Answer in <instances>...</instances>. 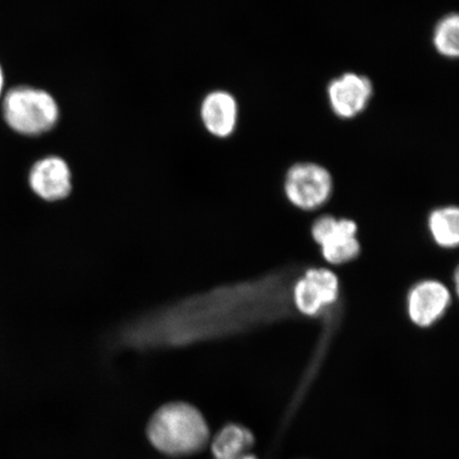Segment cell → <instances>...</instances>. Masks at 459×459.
I'll use <instances>...</instances> for the list:
<instances>
[{
	"mask_svg": "<svg viewBox=\"0 0 459 459\" xmlns=\"http://www.w3.org/2000/svg\"><path fill=\"white\" fill-rule=\"evenodd\" d=\"M148 438L156 449L172 456L194 455L208 444V424L201 412L183 402L166 404L148 424Z\"/></svg>",
	"mask_w": 459,
	"mask_h": 459,
	"instance_id": "cell-1",
	"label": "cell"
},
{
	"mask_svg": "<svg viewBox=\"0 0 459 459\" xmlns=\"http://www.w3.org/2000/svg\"><path fill=\"white\" fill-rule=\"evenodd\" d=\"M4 115L5 122L17 134L41 135L56 127L60 108L48 91L19 86L5 95Z\"/></svg>",
	"mask_w": 459,
	"mask_h": 459,
	"instance_id": "cell-2",
	"label": "cell"
},
{
	"mask_svg": "<svg viewBox=\"0 0 459 459\" xmlns=\"http://www.w3.org/2000/svg\"><path fill=\"white\" fill-rule=\"evenodd\" d=\"M333 179L330 171L319 164L302 162L287 170L284 192L291 204L304 211L320 208L331 197Z\"/></svg>",
	"mask_w": 459,
	"mask_h": 459,
	"instance_id": "cell-3",
	"label": "cell"
},
{
	"mask_svg": "<svg viewBox=\"0 0 459 459\" xmlns=\"http://www.w3.org/2000/svg\"><path fill=\"white\" fill-rule=\"evenodd\" d=\"M315 242L320 245L326 262L341 265L352 261L359 254L358 226L352 221L323 216L312 228Z\"/></svg>",
	"mask_w": 459,
	"mask_h": 459,
	"instance_id": "cell-4",
	"label": "cell"
},
{
	"mask_svg": "<svg viewBox=\"0 0 459 459\" xmlns=\"http://www.w3.org/2000/svg\"><path fill=\"white\" fill-rule=\"evenodd\" d=\"M375 95L371 80L353 72H347L333 78L326 86L331 111L338 118L350 120L357 118L368 108Z\"/></svg>",
	"mask_w": 459,
	"mask_h": 459,
	"instance_id": "cell-5",
	"label": "cell"
},
{
	"mask_svg": "<svg viewBox=\"0 0 459 459\" xmlns=\"http://www.w3.org/2000/svg\"><path fill=\"white\" fill-rule=\"evenodd\" d=\"M340 296V281L329 269H309L295 285L294 301L300 313L317 315L335 303Z\"/></svg>",
	"mask_w": 459,
	"mask_h": 459,
	"instance_id": "cell-6",
	"label": "cell"
},
{
	"mask_svg": "<svg viewBox=\"0 0 459 459\" xmlns=\"http://www.w3.org/2000/svg\"><path fill=\"white\" fill-rule=\"evenodd\" d=\"M451 303L447 287L438 281H422L412 287L407 300V311L412 323L428 328L438 321Z\"/></svg>",
	"mask_w": 459,
	"mask_h": 459,
	"instance_id": "cell-7",
	"label": "cell"
},
{
	"mask_svg": "<svg viewBox=\"0 0 459 459\" xmlns=\"http://www.w3.org/2000/svg\"><path fill=\"white\" fill-rule=\"evenodd\" d=\"M29 186L37 196L49 203L65 199L73 187L70 166L60 157L41 159L29 172Z\"/></svg>",
	"mask_w": 459,
	"mask_h": 459,
	"instance_id": "cell-8",
	"label": "cell"
},
{
	"mask_svg": "<svg viewBox=\"0 0 459 459\" xmlns=\"http://www.w3.org/2000/svg\"><path fill=\"white\" fill-rule=\"evenodd\" d=\"M238 102L229 91H211L201 102V122L206 131L218 139H227L234 134L238 128Z\"/></svg>",
	"mask_w": 459,
	"mask_h": 459,
	"instance_id": "cell-9",
	"label": "cell"
},
{
	"mask_svg": "<svg viewBox=\"0 0 459 459\" xmlns=\"http://www.w3.org/2000/svg\"><path fill=\"white\" fill-rule=\"evenodd\" d=\"M254 444V435L248 429L230 424L215 436L212 452L216 459H230L246 455Z\"/></svg>",
	"mask_w": 459,
	"mask_h": 459,
	"instance_id": "cell-10",
	"label": "cell"
},
{
	"mask_svg": "<svg viewBox=\"0 0 459 459\" xmlns=\"http://www.w3.org/2000/svg\"><path fill=\"white\" fill-rule=\"evenodd\" d=\"M429 229L437 245L455 248L459 243V211L456 206L435 210L429 215Z\"/></svg>",
	"mask_w": 459,
	"mask_h": 459,
	"instance_id": "cell-11",
	"label": "cell"
},
{
	"mask_svg": "<svg viewBox=\"0 0 459 459\" xmlns=\"http://www.w3.org/2000/svg\"><path fill=\"white\" fill-rule=\"evenodd\" d=\"M436 53L449 60H456L459 55V16L449 13L440 19L433 32Z\"/></svg>",
	"mask_w": 459,
	"mask_h": 459,
	"instance_id": "cell-12",
	"label": "cell"
},
{
	"mask_svg": "<svg viewBox=\"0 0 459 459\" xmlns=\"http://www.w3.org/2000/svg\"><path fill=\"white\" fill-rule=\"evenodd\" d=\"M230 459H257L255 455H249V453H246L244 455H240L238 457L230 458Z\"/></svg>",
	"mask_w": 459,
	"mask_h": 459,
	"instance_id": "cell-13",
	"label": "cell"
},
{
	"mask_svg": "<svg viewBox=\"0 0 459 459\" xmlns=\"http://www.w3.org/2000/svg\"><path fill=\"white\" fill-rule=\"evenodd\" d=\"M4 88V74L2 67H0V94H2V91Z\"/></svg>",
	"mask_w": 459,
	"mask_h": 459,
	"instance_id": "cell-14",
	"label": "cell"
}]
</instances>
